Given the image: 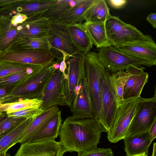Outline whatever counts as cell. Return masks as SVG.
Segmentation results:
<instances>
[{
  "label": "cell",
  "instance_id": "f1b7e54d",
  "mask_svg": "<svg viewBox=\"0 0 156 156\" xmlns=\"http://www.w3.org/2000/svg\"><path fill=\"white\" fill-rule=\"evenodd\" d=\"M79 0H58L54 5L49 7L42 14L49 22L59 21L62 15L70 8L75 5Z\"/></svg>",
  "mask_w": 156,
  "mask_h": 156
},
{
  "label": "cell",
  "instance_id": "d6986e66",
  "mask_svg": "<svg viewBox=\"0 0 156 156\" xmlns=\"http://www.w3.org/2000/svg\"><path fill=\"white\" fill-rule=\"evenodd\" d=\"M124 149L127 155L148 154L152 141L149 131L134 135L126 136L123 139Z\"/></svg>",
  "mask_w": 156,
  "mask_h": 156
},
{
  "label": "cell",
  "instance_id": "6da1fadb",
  "mask_svg": "<svg viewBox=\"0 0 156 156\" xmlns=\"http://www.w3.org/2000/svg\"><path fill=\"white\" fill-rule=\"evenodd\" d=\"M103 132L106 131L96 118L80 119L70 116L61 125L59 142L66 152L79 153L97 147Z\"/></svg>",
  "mask_w": 156,
  "mask_h": 156
},
{
  "label": "cell",
  "instance_id": "d6a6232c",
  "mask_svg": "<svg viewBox=\"0 0 156 156\" xmlns=\"http://www.w3.org/2000/svg\"><path fill=\"white\" fill-rule=\"evenodd\" d=\"M41 67L31 69L0 78V87L16 86Z\"/></svg>",
  "mask_w": 156,
  "mask_h": 156
},
{
  "label": "cell",
  "instance_id": "ab89813d",
  "mask_svg": "<svg viewBox=\"0 0 156 156\" xmlns=\"http://www.w3.org/2000/svg\"><path fill=\"white\" fill-rule=\"evenodd\" d=\"M146 19L155 29L156 27V13L153 12L151 13L147 16Z\"/></svg>",
  "mask_w": 156,
  "mask_h": 156
},
{
  "label": "cell",
  "instance_id": "5bb4252c",
  "mask_svg": "<svg viewBox=\"0 0 156 156\" xmlns=\"http://www.w3.org/2000/svg\"><path fill=\"white\" fill-rule=\"evenodd\" d=\"M58 0H15L7 5L4 8L5 15L12 17L17 14L26 16L28 18L42 16Z\"/></svg>",
  "mask_w": 156,
  "mask_h": 156
},
{
  "label": "cell",
  "instance_id": "8992f818",
  "mask_svg": "<svg viewBox=\"0 0 156 156\" xmlns=\"http://www.w3.org/2000/svg\"><path fill=\"white\" fill-rule=\"evenodd\" d=\"M106 69L100 81L101 115L98 120L108 133L111 128L118 108L116 96Z\"/></svg>",
  "mask_w": 156,
  "mask_h": 156
},
{
  "label": "cell",
  "instance_id": "e0dca14e",
  "mask_svg": "<svg viewBox=\"0 0 156 156\" xmlns=\"http://www.w3.org/2000/svg\"><path fill=\"white\" fill-rule=\"evenodd\" d=\"M72 116L76 119H83L94 118L92 104L89 95L85 78L82 82V87L76 96L70 108Z\"/></svg>",
  "mask_w": 156,
  "mask_h": 156
},
{
  "label": "cell",
  "instance_id": "74e56055",
  "mask_svg": "<svg viewBox=\"0 0 156 156\" xmlns=\"http://www.w3.org/2000/svg\"><path fill=\"white\" fill-rule=\"evenodd\" d=\"M107 2L112 8L119 9L124 7L127 4V1L126 0H108Z\"/></svg>",
  "mask_w": 156,
  "mask_h": 156
},
{
  "label": "cell",
  "instance_id": "ac0fdd59",
  "mask_svg": "<svg viewBox=\"0 0 156 156\" xmlns=\"http://www.w3.org/2000/svg\"><path fill=\"white\" fill-rule=\"evenodd\" d=\"M50 23L46 18L42 16L28 17L21 24L22 28L16 37L47 36Z\"/></svg>",
  "mask_w": 156,
  "mask_h": 156
},
{
  "label": "cell",
  "instance_id": "f6af8a7d",
  "mask_svg": "<svg viewBox=\"0 0 156 156\" xmlns=\"http://www.w3.org/2000/svg\"><path fill=\"white\" fill-rule=\"evenodd\" d=\"M126 156H148V154H147L146 153H144L143 154H136L134 155H127Z\"/></svg>",
  "mask_w": 156,
  "mask_h": 156
},
{
  "label": "cell",
  "instance_id": "4316f807",
  "mask_svg": "<svg viewBox=\"0 0 156 156\" xmlns=\"http://www.w3.org/2000/svg\"><path fill=\"white\" fill-rule=\"evenodd\" d=\"M35 119H26L0 139V154L6 153L10 147L18 143L20 138Z\"/></svg>",
  "mask_w": 156,
  "mask_h": 156
},
{
  "label": "cell",
  "instance_id": "ba28073f",
  "mask_svg": "<svg viewBox=\"0 0 156 156\" xmlns=\"http://www.w3.org/2000/svg\"><path fill=\"white\" fill-rule=\"evenodd\" d=\"M152 98H139L136 113L133 117L126 136L148 131L156 121V90Z\"/></svg>",
  "mask_w": 156,
  "mask_h": 156
},
{
  "label": "cell",
  "instance_id": "3957f363",
  "mask_svg": "<svg viewBox=\"0 0 156 156\" xmlns=\"http://www.w3.org/2000/svg\"><path fill=\"white\" fill-rule=\"evenodd\" d=\"M85 78L92 104L94 118L99 119L101 115L100 86L101 78L106 69L99 60L98 53L89 51L84 55Z\"/></svg>",
  "mask_w": 156,
  "mask_h": 156
},
{
  "label": "cell",
  "instance_id": "8fae6325",
  "mask_svg": "<svg viewBox=\"0 0 156 156\" xmlns=\"http://www.w3.org/2000/svg\"><path fill=\"white\" fill-rule=\"evenodd\" d=\"M114 47L116 49L135 58L145 62L150 67L156 65V44L151 36Z\"/></svg>",
  "mask_w": 156,
  "mask_h": 156
},
{
  "label": "cell",
  "instance_id": "7a4b0ae2",
  "mask_svg": "<svg viewBox=\"0 0 156 156\" xmlns=\"http://www.w3.org/2000/svg\"><path fill=\"white\" fill-rule=\"evenodd\" d=\"M55 70L52 65L41 67L16 86L12 92L0 103L26 99H40Z\"/></svg>",
  "mask_w": 156,
  "mask_h": 156
},
{
  "label": "cell",
  "instance_id": "c3c4849f",
  "mask_svg": "<svg viewBox=\"0 0 156 156\" xmlns=\"http://www.w3.org/2000/svg\"><path fill=\"white\" fill-rule=\"evenodd\" d=\"M6 156H10V154H9V153H6Z\"/></svg>",
  "mask_w": 156,
  "mask_h": 156
},
{
  "label": "cell",
  "instance_id": "2e32d148",
  "mask_svg": "<svg viewBox=\"0 0 156 156\" xmlns=\"http://www.w3.org/2000/svg\"><path fill=\"white\" fill-rule=\"evenodd\" d=\"M143 66H130L125 70L129 78L124 87L123 99L124 101L139 98L143 89L148 81L149 75Z\"/></svg>",
  "mask_w": 156,
  "mask_h": 156
},
{
  "label": "cell",
  "instance_id": "484cf974",
  "mask_svg": "<svg viewBox=\"0 0 156 156\" xmlns=\"http://www.w3.org/2000/svg\"><path fill=\"white\" fill-rule=\"evenodd\" d=\"M96 1L79 0L62 15L59 21L66 24L82 23L85 13Z\"/></svg>",
  "mask_w": 156,
  "mask_h": 156
},
{
  "label": "cell",
  "instance_id": "83f0119b",
  "mask_svg": "<svg viewBox=\"0 0 156 156\" xmlns=\"http://www.w3.org/2000/svg\"><path fill=\"white\" fill-rule=\"evenodd\" d=\"M111 15L104 0H96L85 13L84 20L92 23L105 22Z\"/></svg>",
  "mask_w": 156,
  "mask_h": 156
},
{
  "label": "cell",
  "instance_id": "f546056e",
  "mask_svg": "<svg viewBox=\"0 0 156 156\" xmlns=\"http://www.w3.org/2000/svg\"><path fill=\"white\" fill-rule=\"evenodd\" d=\"M42 104V101L37 98L26 99L9 103H0V110L7 114L26 109L40 108Z\"/></svg>",
  "mask_w": 156,
  "mask_h": 156
},
{
  "label": "cell",
  "instance_id": "9a60e30c",
  "mask_svg": "<svg viewBox=\"0 0 156 156\" xmlns=\"http://www.w3.org/2000/svg\"><path fill=\"white\" fill-rule=\"evenodd\" d=\"M66 152L59 142L49 140L22 144L14 156H63Z\"/></svg>",
  "mask_w": 156,
  "mask_h": 156
},
{
  "label": "cell",
  "instance_id": "1f68e13d",
  "mask_svg": "<svg viewBox=\"0 0 156 156\" xmlns=\"http://www.w3.org/2000/svg\"><path fill=\"white\" fill-rule=\"evenodd\" d=\"M40 67L42 66L10 61H0V78L15 73Z\"/></svg>",
  "mask_w": 156,
  "mask_h": 156
},
{
  "label": "cell",
  "instance_id": "e575fe53",
  "mask_svg": "<svg viewBox=\"0 0 156 156\" xmlns=\"http://www.w3.org/2000/svg\"><path fill=\"white\" fill-rule=\"evenodd\" d=\"M40 108L26 109L17 112L11 113L7 115L8 117L25 118L27 119L35 118L44 112Z\"/></svg>",
  "mask_w": 156,
  "mask_h": 156
},
{
  "label": "cell",
  "instance_id": "7c38bea8",
  "mask_svg": "<svg viewBox=\"0 0 156 156\" xmlns=\"http://www.w3.org/2000/svg\"><path fill=\"white\" fill-rule=\"evenodd\" d=\"M55 58L48 50L8 51L0 55V61H10L42 67L52 65L56 62Z\"/></svg>",
  "mask_w": 156,
  "mask_h": 156
},
{
  "label": "cell",
  "instance_id": "cb8c5ba5",
  "mask_svg": "<svg viewBox=\"0 0 156 156\" xmlns=\"http://www.w3.org/2000/svg\"><path fill=\"white\" fill-rule=\"evenodd\" d=\"M59 110L58 106L44 110L41 114L34 119L20 138L18 143L22 144L27 141L41 129Z\"/></svg>",
  "mask_w": 156,
  "mask_h": 156
},
{
  "label": "cell",
  "instance_id": "b9f144b4",
  "mask_svg": "<svg viewBox=\"0 0 156 156\" xmlns=\"http://www.w3.org/2000/svg\"><path fill=\"white\" fill-rule=\"evenodd\" d=\"M156 143H154L153 145V151L151 156H156Z\"/></svg>",
  "mask_w": 156,
  "mask_h": 156
},
{
  "label": "cell",
  "instance_id": "30bf717a",
  "mask_svg": "<svg viewBox=\"0 0 156 156\" xmlns=\"http://www.w3.org/2000/svg\"><path fill=\"white\" fill-rule=\"evenodd\" d=\"M98 53L100 61L111 73L126 69L130 66L150 67L148 63L122 53L113 46L99 48Z\"/></svg>",
  "mask_w": 156,
  "mask_h": 156
},
{
  "label": "cell",
  "instance_id": "8d00e7d4",
  "mask_svg": "<svg viewBox=\"0 0 156 156\" xmlns=\"http://www.w3.org/2000/svg\"><path fill=\"white\" fill-rule=\"evenodd\" d=\"M60 51L63 55V58L60 64L59 70L62 73L66 80L67 78L68 77L65 71L66 69H67L66 60L67 58L70 56L63 51Z\"/></svg>",
  "mask_w": 156,
  "mask_h": 156
},
{
  "label": "cell",
  "instance_id": "f35d334b",
  "mask_svg": "<svg viewBox=\"0 0 156 156\" xmlns=\"http://www.w3.org/2000/svg\"><path fill=\"white\" fill-rule=\"evenodd\" d=\"M15 86H9L0 87V102L12 92Z\"/></svg>",
  "mask_w": 156,
  "mask_h": 156
},
{
  "label": "cell",
  "instance_id": "277c9868",
  "mask_svg": "<svg viewBox=\"0 0 156 156\" xmlns=\"http://www.w3.org/2000/svg\"><path fill=\"white\" fill-rule=\"evenodd\" d=\"M47 38L50 51L59 64L63 58L60 51L70 56L80 52L72 39L66 24L59 21L50 22Z\"/></svg>",
  "mask_w": 156,
  "mask_h": 156
},
{
  "label": "cell",
  "instance_id": "4dcf8cb0",
  "mask_svg": "<svg viewBox=\"0 0 156 156\" xmlns=\"http://www.w3.org/2000/svg\"><path fill=\"white\" fill-rule=\"evenodd\" d=\"M109 76L110 82L115 94L118 107L124 102L123 99V90L129 75L124 70L111 73L109 72Z\"/></svg>",
  "mask_w": 156,
  "mask_h": 156
},
{
  "label": "cell",
  "instance_id": "ffe728a7",
  "mask_svg": "<svg viewBox=\"0 0 156 156\" xmlns=\"http://www.w3.org/2000/svg\"><path fill=\"white\" fill-rule=\"evenodd\" d=\"M22 28L21 25L14 23L11 18L0 17V55L8 51Z\"/></svg>",
  "mask_w": 156,
  "mask_h": 156
},
{
  "label": "cell",
  "instance_id": "ee69618b",
  "mask_svg": "<svg viewBox=\"0 0 156 156\" xmlns=\"http://www.w3.org/2000/svg\"><path fill=\"white\" fill-rule=\"evenodd\" d=\"M8 116L6 114L4 113L3 115L0 117V123L6 119Z\"/></svg>",
  "mask_w": 156,
  "mask_h": 156
},
{
  "label": "cell",
  "instance_id": "9c48e42d",
  "mask_svg": "<svg viewBox=\"0 0 156 156\" xmlns=\"http://www.w3.org/2000/svg\"><path fill=\"white\" fill-rule=\"evenodd\" d=\"M139 98L124 101L119 107L112 126L107 133L111 143H116L126 136L130 123L137 110Z\"/></svg>",
  "mask_w": 156,
  "mask_h": 156
},
{
  "label": "cell",
  "instance_id": "7bdbcfd3",
  "mask_svg": "<svg viewBox=\"0 0 156 156\" xmlns=\"http://www.w3.org/2000/svg\"><path fill=\"white\" fill-rule=\"evenodd\" d=\"M60 64L59 63L56 62L52 64V66L55 70H57L59 69Z\"/></svg>",
  "mask_w": 156,
  "mask_h": 156
},
{
  "label": "cell",
  "instance_id": "d4e9b609",
  "mask_svg": "<svg viewBox=\"0 0 156 156\" xmlns=\"http://www.w3.org/2000/svg\"><path fill=\"white\" fill-rule=\"evenodd\" d=\"M82 24L93 44L96 48H101L112 46L107 34L105 22L92 23L85 21Z\"/></svg>",
  "mask_w": 156,
  "mask_h": 156
},
{
  "label": "cell",
  "instance_id": "d590c367",
  "mask_svg": "<svg viewBox=\"0 0 156 156\" xmlns=\"http://www.w3.org/2000/svg\"><path fill=\"white\" fill-rule=\"evenodd\" d=\"M77 156H113V153L110 148H98L96 147L79 153Z\"/></svg>",
  "mask_w": 156,
  "mask_h": 156
},
{
  "label": "cell",
  "instance_id": "603a6c76",
  "mask_svg": "<svg viewBox=\"0 0 156 156\" xmlns=\"http://www.w3.org/2000/svg\"><path fill=\"white\" fill-rule=\"evenodd\" d=\"M62 122L61 112L59 110L41 129L26 142L55 140L59 135Z\"/></svg>",
  "mask_w": 156,
  "mask_h": 156
},
{
  "label": "cell",
  "instance_id": "52a82bcc",
  "mask_svg": "<svg viewBox=\"0 0 156 156\" xmlns=\"http://www.w3.org/2000/svg\"><path fill=\"white\" fill-rule=\"evenodd\" d=\"M105 26L108 37L113 46L144 40L149 36L144 35L135 27L123 21L119 17L111 15L105 21Z\"/></svg>",
  "mask_w": 156,
  "mask_h": 156
},
{
  "label": "cell",
  "instance_id": "5b68a950",
  "mask_svg": "<svg viewBox=\"0 0 156 156\" xmlns=\"http://www.w3.org/2000/svg\"><path fill=\"white\" fill-rule=\"evenodd\" d=\"M84 56L80 52L69 57L66 60L68 77L65 81V94L66 103L69 108L80 90L85 77Z\"/></svg>",
  "mask_w": 156,
  "mask_h": 156
},
{
  "label": "cell",
  "instance_id": "bcb514c9",
  "mask_svg": "<svg viewBox=\"0 0 156 156\" xmlns=\"http://www.w3.org/2000/svg\"><path fill=\"white\" fill-rule=\"evenodd\" d=\"M6 153H4L0 154V156H6Z\"/></svg>",
  "mask_w": 156,
  "mask_h": 156
},
{
  "label": "cell",
  "instance_id": "836d02e7",
  "mask_svg": "<svg viewBox=\"0 0 156 156\" xmlns=\"http://www.w3.org/2000/svg\"><path fill=\"white\" fill-rule=\"evenodd\" d=\"M26 119L8 116L0 123V139Z\"/></svg>",
  "mask_w": 156,
  "mask_h": 156
},
{
  "label": "cell",
  "instance_id": "7402d4cb",
  "mask_svg": "<svg viewBox=\"0 0 156 156\" xmlns=\"http://www.w3.org/2000/svg\"><path fill=\"white\" fill-rule=\"evenodd\" d=\"M66 25L72 39L79 52L84 55L89 52L93 44L82 23Z\"/></svg>",
  "mask_w": 156,
  "mask_h": 156
},
{
  "label": "cell",
  "instance_id": "7dc6e473",
  "mask_svg": "<svg viewBox=\"0 0 156 156\" xmlns=\"http://www.w3.org/2000/svg\"><path fill=\"white\" fill-rule=\"evenodd\" d=\"M4 114V113L3 112H2L0 110V117L2 116Z\"/></svg>",
  "mask_w": 156,
  "mask_h": 156
},
{
  "label": "cell",
  "instance_id": "44dd1931",
  "mask_svg": "<svg viewBox=\"0 0 156 156\" xmlns=\"http://www.w3.org/2000/svg\"><path fill=\"white\" fill-rule=\"evenodd\" d=\"M47 36L15 37L8 51L23 50H50Z\"/></svg>",
  "mask_w": 156,
  "mask_h": 156
},
{
  "label": "cell",
  "instance_id": "4fadbf2b",
  "mask_svg": "<svg viewBox=\"0 0 156 156\" xmlns=\"http://www.w3.org/2000/svg\"><path fill=\"white\" fill-rule=\"evenodd\" d=\"M65 79L59 69L55 70L40 100L45 110L55 106H67L65 94Z\"/></svg>",
  "mask_w": 156,
  "mask_h": 156
},
{
  "label": "cell",
  "instance_id": "60d3db41",
  "mask_svg": "<svg viewBox=\"0 0 156 156\" xmlns=\"http://www.w3.org/2000/svg\"><path fill=\"white\" fill-rule=\"evenodd\" d=\"M149 133L150 139L152 141L156 137V121L150 128Z\"/></svg>",
  "mask_w": 156,
  "mask_h": 156
}]
</instances>
